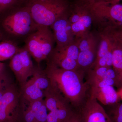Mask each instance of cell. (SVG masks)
I'll use <instances>...</instances> for the list:
<instances>
[{"instance_id":"cell-5","label":"cell","mask_w":122,"mask_h":122,"mask_svg":"<svg viewBox=\"0 0 122 122\" xmlns=\"http://www.w3.org/2000/svg\"><path fill=\"white\" fill-rule=\"evenodd\" d=\"M48 110L47 122H66L75 114L70 104L51 86L44 91Z\"/></svg>"},{"instance_id":"cell-9","label":"cell","mask_w":122,"mask_h":122,"mask_svg":"<svg viewBox=\"0 0 122 122\" xmlns=\"http://www.w3.org/2000/svg\"><path fill=\"white\" fill-rule=\"evenodd\" d=\"M79 111L80 122H113L101 104L90 96Z\"/></svg>"},{"instance_id":"cell-17","label":"cell","mask_w":122,"mask_h":122,"mask_svg":"<svg viewBox=\"0 0 122 122\" xmlns=\"http://www.w3.org/2000/svg\"><path fill=\"white\" fill-rule=\"evenodd\" d=\"M103 12L101 13L102 16L107 17L117 22L122 23V5L115 4L111 7H107Z\"/></svg>"},{"instance_id":"cell-20","label":"cell","mask_w":122,"mask_h":122,"mask_svg":"<svg viewBox=\"0 0 122 122\" xmlns=\"http://www.w3.org/2000/svg\"><path fill=\"white\" fill-rule=\"evenodd\" d=\"M20 0H0V13L13 7Z\"/></svg>"},{"instance_id":"cell-2","label":"cell","mask_w":122,"mask_h":122,"mask_svg":"<svg viewBox=\"0 0 122 122\" xmlns=\"http://www.w3.org/2000/svg\"><path fill=\"white\" fill-rule=\"evenodd\" d=\"M26 5L37 25L48 27L63 16L66 9L62 0H28Z\"/></svg>"},{"instance_id":"cell-21","label":"cell","mask_w":122,"mask_h":122,"mask_svg":"<svg viewBox=\"0 0 122 122\" xmlns=\"http://www.w3.org/2000/svg\"><path fill=\"white\" fill-rule=\"evenodd\" d=\"M66 122H80L78 114H75Z\"/></svg>"},{"instance_id":"cell-10","label":"cell","mask_w":122,"mask_h":122,"mask_svg":"<svg viewBox=\"0 0 122 122\" xmlns=\"http://www.w3.org/2000/svg\"><path fill=\"white\" fill-rule=\"evenodd\" d=\"M20 92L11 84L0 99V122L14 120L13 114L20 106Z\"/></svg>"},{"instance_id":"cell-19","label":"cell","mask_w":122,"mask_h":122,"mask_svg":"<svg viewBox=\"0 0 122 122\" xmlns=\"http://www.w3.org/2000/svg\"><path fill=\"white\" fill-rule=\"evenodd\" d=\"M111 105L113 107L112 117H110L112 121L113 122H122V103L117 102Z\"/></svg>"},{"instance_id":"cell-8","label":"cell","mask_w":122,"mask_h":122,"mask_svg":"<svg viewBox=\"0 0 122 122\" xmlns=\"http://www.w3.org/2000/svg\"><path fill=\"white\" fill-rule=\"evenodd\" d=\"M30 56L25 48L21 49L11 58L10 62V69L20 86L24 85L34 73L35 67Z\"/></svg>"},{"instance_id":"cell-3","label":"cell","mask_w":122,"mask_h":122,"mask_svg":"<svg viewBox=\"0 0 122 122\" xmlns=\"http://www.w3.org/2000/svg\"><path fill=\"white\" fill-rule=\"evenodd\" d=\"M54 36L48 26H39L29 35L25 48L30 56L39 64L47 60L53 50Z\"/></svg>"},{"instance_id":"cell-7","label":"cell","mask_w":122,"mask_h":122,"mask_svg":"<svg viewBox=\"0 0 122 122\" xmlns=\"http://www.w3.org/2000/svg\"><path fill=\"white\" fill-rule=\"evenodd\" d=\"M79 52L78 46L71 43L65 45L57 46L47 58V62L63 69H80L78 64Z\"/></svg>"},{"instance_id":"cell-13","label":"cell","mask_w":122,"mask_h":122,"mask_svg":"<svg viewBox=\"0 0 122 122\" xmlns=\"http://www.w3.org/2000/svg\"><path fill=\"white\" fill-rule=\"evenodd\" d=\"M69 20L73 34L78 36H84L85 33L91 25L92 18L86 14L78 13L72 15Z\"/></svg>"},{"instance_id":"cell-14","label":"cell","mask_w":122,"mask_h":122,"mask_svg":"<svg viewBox=\"0 0 122 122\" xmlns=\"http://www.w3.org/2000/svg\"><path fill=\"white\" fill-rule=\"evenodd\" d=\"M112 67L115 74L114 86L120 89L122 87V47L114 46Z\"/></svg>"},{"instance_id":"cell-6","label":"cell","mask_w":122,"mask_h":122,"mask_svg":"<svg viewBox=\"0 0 122 122\" xmlns=\"http://www.w3.org/2000/svg\"><path fill=\"white\" fill-rule=\"evenodd\" d=\"M2 25L7 32L18 36L29 35L39 26L34 22L26 5L7 16Z\"/></svg>"},{"instance_id":"cell-24","label":"cell","mask_w":122,"mask_h":122,"mask_svg":"<svg viewBox=\"0 0 122 122\" xmlns=\"http://www.w3.org/2000/svg\"><path fill=\"white\" fill-rule=\"evenodd\" d=\"M5 122H14V120H10V121H7Z\"/></svg>"},{"instance_id":"cell-12","label":"cell","mask_w":122,"mask_h":122,"mask_svg":"<svg viewBox=\"0 0 122 122\" xmlns=\"http://www.w3.org/2000/svg\"><path fill=\"white\" fill-rule=\"evenodd\" d=\"M63 16L60 18L51 25L55 40L57 46L65 45L71 43L73 33L69 20Z\"/></svg>"},{"instance_id":"cell-18","label":"cell","mask_w":122,"mask_h":122,"mask_svg":"<svg viewBox=\"0 0 122 122\" xmlns=\"http://www.w3.org/2000/svg\"><path fill=\"white\" fill-rule=\"evenodd\" d=\"M114 47V46L112 45L109 38L106 37L103 38L97 52L95 61L109 54L110 53L112 52Z\"/></svg>"},{"instance_id":"cell-15","label":"cell","mask_w":122,"mask_h":122,"mask_svg":"<svg viewBox=\"0 0 122 122\" xmlns=\"http://www.w3.org/2000/svg\"><path fill=\"white\" fill-rule=\"evenodd\" d=\"M45 102L44 99L37 100L27 104V107L23 112L24 122H35L38 112Z\"/></svg>"},{"instance_id":"cell-11","label":"cell","mask_w":122,"mask_h":122,"mask_svg":"<svg viewBox=\"0 0 122 122\" xmlns=\"http://www.w3.org/2000/svg\"><path fill=\"white\" fill-rule=\"evenodd\" d=\"M78 58L79 68L85 72L90 69L96 60L97 52L95 44L91 38H84L79 44Z\"/></svg>"},{"instance_id":"cell-25","label":"cell","mask_w":122,"mask_h":122,"mask_svg":"<svg viewBox=\"0 0 122 122\" xmlns=\"http://www.w3.org/2000/svg\"><path fill=\"white\" fill-rule=\"evenodd\" d=\"M121 39H122V34L121 36Z\"/></svg>"},{"instance_id":"cell-1","label":"cell","mask_w":122,"mask_h":122,"mask_svg":"<svg viewBox=\"0 0 122 122\" xmlns=\"http://www.w3.org/2000/svg\"><path fill=\"white\" fill-rule=\"evenodd\" d=\"M46 75L51 86L61 94L74 109L79 110L90 97V88L82 70H69L47 62Z\"/></svg>"},{"instance_id":"cell-23","label":"cell","mask_w":122,"mask_h":122,"mask_svg":"<svg viewBox=\"0 0 122 122\" xmlns=\"http://www.w3.org/2000/svg\"><path fill=\"white\" fill-rule=\"evenodd\" d=\"M117 92L119 98H121L122 99V87L119 89L118 91Z\"/></svg>"},{"instance_id":"cell-16","label":"cell","mask_w":122,"mask_h":122,"mask_svg":"<svg viewBox=\"0 0 122 122\" xmlns=\"http://www.w3.org/2000/svg\"><path fill=\"white\" fill-rule=\"evenodd\" d=\"M19 50L11 42L5 41L0 43V62L11 59Z\"/></svg>"},{"instance_id":"cell-4","label":"cell","mask_w":122,"mask_h":122,"mask_svg":"<svg viewBox=\"0 0 122 122\" xmlns=\"http://www.w3.org/2000/svg\"><path fill=\"white\" fill-rule=\"evenodd\" d=\"M86 73H87L86 79L89 86L90 97L105 106L117 102L119 97L114 88V79L97 76L90 71Z\"/></svg>"},{"instance_id":"cell-22","label":"cell","mask_w":122,"mask_h":122,"mask_svg":"<svg viewBox=\"0 0 122 122\" xmlns=\"http://www.w3.org/2000/svg\"><path fill=\"white\" fill-rule=\"evenodd\" d=\"M5 65L4 63L0 62V75L4 73Z\"/></svg>"}]
</instances>
